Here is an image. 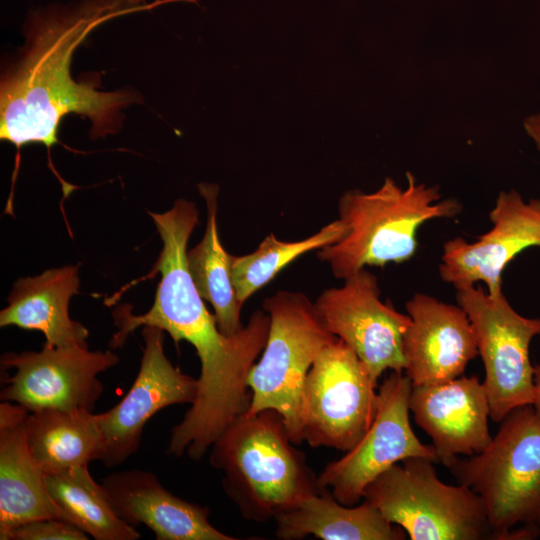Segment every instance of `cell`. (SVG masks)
Listing matches in <instances>:
<instances>
[{"label": "cell", "mask_w": 540, "mask_h": 540, "mask_svg": "<svg viewBox=\"0 0 540 540\" xmlns=\"http://www.w3.org/2000/svg\"><path fill=\"white\" fill-rule=\"evenodd\" d=\"M119 11L97 5L66 17L36 23L18 59L2 77L0 137L19 151L39 143L50 149L58 142L61 120L68 114L87 117L91 133L105 136L120 126L122 108L137 97L129 91H98L78 83L70 73L72 56L88 34Z\"/></svg>", "instance_id": "6da1fadb"}, {"label": "cell", "mask_w": 540, "mask_h": 540, "mask_svg": "<svg viewBox=\"0 0 540 540\" xmlns=\"http://www.w3.org/2000/svg\"><path fill=\"white\" fill-rule=\"evenodd\" d=\"M273 409L238 416L212 444L210 464L248 520L266 522L318 491L317 476Z\"/></svg>", "instance_id": "7a4b0ae2"}, {"label": "cell", "mask_w": 540, "mask_h": 540, "mask_svg": "<svg viewBox=\"0 0 540 540\" xmlns=\"http://www.w3.org/2000/svg\"><path fill=\"white\" fill-rule=\"evenodd\" d=\"M406 179L404 187L386 178L375 192L350 190L341 196L338 219L347 233L317 252L337 279L367 266L408 261L417 251V233L424 223L461 212L462 205L452 198L442 199L436 187L418 183L409 172Z\"/></svg>", "instance_id": "3957f363"}, {"label": "cell", "mask_w": 540, "mask_h": 540, "mask_svg": "<svg viewBox=\"0 0 540 540\" xmlns=\"http://www.w3.org/2000/svg\"><path fill=\"white\" fill-rule=\"evenodd\" d=\"M480 496L493 540L517 527L540 529V418L533 405L511 410L490 444L449 468Z\"/></svg>", "instance_id": "277c9868"}, {"label": "cell", "mask_w": 540, "mask_h": 540, "mask_svg": "<svg viewBox=\"0 0 540 540\" xmlns=\"http://www.w3.org/2000/svg\"><path fill=\"white\" fill-rule=\"evenodd\" d=\"M263 310L270 326L261 358L248 375L251 401L247 414L276 410L294 444L303 442L301 406L309 370L336 336L324 325L315 305L303 293L278 291L266 298Z\"/></svg>", "instance_id": "5b68a950"}, {"label": "cell", "mask_w": 540, "mask_h": 540, "mask_svg": "<svg viewBox=\"0 0 540 540\" xmlns=\"http://www.w3.org/2000/svg\"><path fill=\"white\" fill-rule=\"evenodd\" d=\"M433 464L423 457L394 464L367 485L364 501L411 540H493L480 496L443 483Z\"/></svg>", "instance_id": "8992f818"}, {"label": "cell", "mask_w": 540, "mask_h": 540, "mask_svg": "<svg viewBox=\"0 0 540 540\" xmlns=\"http://www.w3.org/2000/svg\"><path fill=\"white\" fill-rule=\"evenodd\" d=\"M376 386L355 352L336 337L320 352L305 381L303 441L314 448L351 450L375 418Z\"/></svg>", "instance_id": "52a82bcc"}, {"label": "cell", "mask_w": 540, "mask_h": 540, "mask_svg": "<svg viewBox=\"0 0 540 540\" xmlns=\"http://www.w3.org/2000/svg\"><path fill=\"white\" fill-rule=\"evenodd\" d=\"M456 301L476 335L490 418L500 423L511 410L533 404L534 366L529 349L533 338L540 335V318L522 316L503 292L493 296L481 286L458 289Z\"/></svg>", "instance_id": "ba28073f"}, {"label": "cell", "mask_w": 540, "mask_h": 540, "mask_svg": "<svg viewBox=\"0 0 540 540\" xmlns=\"http://www.w3.org/2000/svg\"><path fill=\"white\" fill-rule=\"evenodd\" d=\"M410 378L392 371L378 390L375 418L361 440L317 476L318 489H329L341 504L356 505L368 484L388 468L411 457L438 463L433 445L423 444L409 420Z\"/></svg>", "instance_id": "9c48e42d"}, {"label": "cell", "mask_w": 540, "mask_h": 540, "mask_svg": "<svg viewBox=\"0 0 540 540\" xmlns=\"http://www.w3.org/2000/svg\"><path fill=\"white\" fill-rule=\"evenodd\" d=\"M380 295L377 277L363 268L314 302L327 330L355 352L376 382L386 370L404 371L403 340L411 323Z\"/></svg>", "instance_id": "30bf717a"}, {"label": "cell", "mask_w": 540, "mask_h": 540, "mask_svg": "<svg viewBox=\"0 0 540 540\" xmlns=\"http://www.w3.org/2000/svg\"><path fill=\"white\" fill-rule=\"evenodd\" d=\"M119 362L111 351H91L88 346L50 347L41 351L9 352L2 368H15L1 390L2 401L16 402L29 412L43 409L93 411L103 393L97 378Z\"/></svg>", "instance_id": "8fae6325"}, {"label": "cell", "mask_w": 540, "mask_h": 540, "mask_svg": "<svg viewBox=\"0 0 540 540\" xmlns=\"http://www.w3.org/2000/svg\"><path fill=\"white\" fill-rule=\"evenodd\" d=\"M163 332L155 326H143L138 374L124 398L99 414L105 442L101 461L108 468L122 464L139 449L143 428L153 415L174 404H192L196 397L197 379L167 358Z\"/></svg>", "instance_id": "7c38bea8"}, {"label": "cell", "mask_w": 540, "mask_h": 540, "mask_svg": "<svg viewBox=\"0 0 540 540\" xmlns=\"http://www.w3.org/2000/svg\"><path fill=\"white\" fill-rule=\"evenodd\" d=\"M489 218L492 228L476 241L456 237L443 246L439 274L456 290L481 282L490 295L502 293L506 266L523 250L540 247V200L502 191Z\"/></svg>", "instance_id": "4fadbf2b"}, {"label": "cell", "mask_w": 540, "mask_h": 540, "mask_svg": "<svg viewBox=\"0 0 540 540\" xmlns=\"http://www.w3.org/2000/svg\"><path fill=\"white\" fill-rule=\"evenodd\" d=\"M405 308L411 323L403 340L404 371L412 385L441 384L461 376L478 355L467 313L458 304L424 293H415Z\"/></svg>", "instance_id": "5bb4252c"}, {"label": "cell", "mask_w": 540, "mask_h": 540, "mask_svg": "<svg viewBox=\"0 0 540 540\" xmlns=\"http://www.w3.org/2000/svg\"><path fill=\"white\" fill-rule=\"evenodd\" d=\"M409 408L416 424L431 437L438 463L447 468L461 455L482 452L493 438L488 396L476 376L413 386Z\"/></svg>", "instance_id": "9a60e30c"}, {"label": "cell", "mask_w": 540, "mask_h": 540, "mask_svg": "<svg viewBox=\"0 0 540 540\" xmlns=\"http://www.w3.org/2000/svg\"><path fill=\"white\" fill-rule=\"evenodd\" d=\"M119 518L135 527L144 524L157 540H236L209 523V510L167 491L157 476L143 470L109 474L102 482Z\"/></svg>", "instance_id": "2e32d148"}, {"label": "cell", "mask_w": 540, "mask_h": 540, "mask_svg": "<svg viewBox=\"0 0 540 540\" xmlns=\"http://www.w3.org/2000/svg\"><path fill=\"white\" fill-rule=\"evenodd\" d=\"M29 413L19 404H0V539L16 527L65 515L52 499L46 474L33 459L25 436ZM68 522V521H67Z\"/></svg>", "instance_id": "e0dca14e"}, {"label": "cell", "mask_w": 540, "mask_h": 540, "mask_svg": "<svg viewBox=\"0 0 540 540\" xmlns=\"http://www.w3.org/2000/svg\"><path fill=\"white\" fill-rule=\"evenodd\" d=\"M78 288V266L20 278L0 312V326L40 331L45 336L43 345L50 347L88 346L87 328L69 316V301Z\"/></svg>", "instance_id": "ac0fdd59"}, {"label": "cell", "mask_w": 540, "mask_h": 540, "mask_svg": "<svg viewBox=\"0 0 540 540\" xmlns=\"http://www.w3.org/2000/svg\"><path fill=\"white\" fill-rule=\"evenodd\" d=\"M283 540L313 535L324 540H404L406 532L388 522L371 504H341L326 488L307 496L275 519Z\"/></svg>", "instance_id": "d6986e66"}, {"label": "cell", "mask_w": 540, "mask_h": 540, "mask_svg": "<svg viewBox=\"0 0 540 540\" xmlns=\"http://www.w3.org/2000/svg\"><path fill=\"white\" fill-rule=\"evenodd\" d=\"M24 426L30 453L46 475L88 465L103 456L105 442L99 414L90 410L29 412Z\"/></svg>", "instance_id": "ffe728a7"}, {"label": "cell", "mask_w": 540, "mask_h": 540, "mask_svg": "<svg viewBox=\"0 0 540 540\" xmlns=\"http://www.w3.org/2000/svg\"><path fill=\"white\" fill-rule=\"evenodd\" d=\"M198 188L207 206V225L202 240L187 251V266L199 294L212 305L220 331L231 336L243 327L242 306L232 281L233 255L226 252L218 235V186L201 183Z\"/></svg>", "instance_id": "44dd1931"}, {"label": "cell", "mask_w": 540, "mask_h": 540, "mask_svg": "<svg viewBox=\"0 0 540 540\" xmlns=\"http://www.w3.org/2000/svg\"><path fill=\"white\" fill-rule=\"evenodd\" d=\"M49 493L74 524L96 540H137L140 533L115 513L107 494L88 465L46 475Z\"/></svg>", "instance_id": "7402d4cb"}, {"label": "cell", "mask_w": 540, "mask_h": 540, "mask_svg": "<svg viewBox=\"0 0 540 540\" xmlns=\"http://www.w3.org/2000/svg\"><path fill=\"white\" fill-rule=\"evenodd\" d=\"M346 233L347 226L337 219L298 241H283L269 234L252 253L232 256V281L240 305L298 257L336 243Z\"/></svg>", "instance_id": "603a6c76"}, {"label": "cell", "mask_w": 540, "mask_h": 540, "mask_svg": "<svg viewBox=\"0 0 540 540\" xmlns=\"http://www.w3.org/2000/svg\"><path fill=\"white\" fill-rule=\"evenodd\" d=\"M88 536L74 524L45 518L24 523L12 531L6 540H87Z\"/></svg>", "instance_id": "cb8c5ba5"}, {"label": "cell", "mask_w": 540, "mask_h": 540, "mask_svg": "<svg viewBox=\"0 0 540 540\" xmlns=\"http://www.w3.org/2000/svg\"><path fill=\"white\" fill-rule=\"evenodd\" d=\"M524 128L540 151V114L526 118Z\"/></svg>", "instance_id": "d4e9b609"}, {"label": "cell", "mask_w": 540, "mask_h": 540, "mask_svg": "<svg viewBox=\"0 0 540 540\" xmlns=\"http://www.w3.org/2000/svg\"><path fill=\"white\" fill-rule=\"evenodd\" d=\"M534 386L535 396L533 401V408L540 418V363L534 366Z\"/></svg>", "instance_id": "484cf974"}]
</instances>
